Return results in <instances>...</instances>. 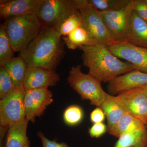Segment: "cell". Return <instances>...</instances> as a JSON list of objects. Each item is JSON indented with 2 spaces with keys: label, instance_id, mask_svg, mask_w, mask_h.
Returning a JSON list of instances; mask_svg holds the SVG:
<instances>
[{
  "label": "cell",
  "instance_id": "6da1fadb",
  "mask_svg": "<svg viewBox=\"0 0 147 147\" xmlns=\"http://www.w3.org/2000/svg\"><path fill=\"white\" fill-rule=\"evenodd\" d=\"M61 36L54 29L42 27L36 36L20 57L27 63L28 67H40L55 70L65 54Z\"/></svg>",
  "mask_w": 147,
  "mask_h": 147
},
{
  "label": "cell",
  "instance_id": "7a4b0ae2",
  "mask_svg": "<svg viewBox=\"0 0 147 147\" xmlns=\"http://www.w3.org/2000/svg\"><path fill=\"white\" fill-rule=\"evenodd\" d=\"M82 50L83 65L89 74L101 82L109 83L117 76L135 69L127 62L121 61L102 45L84 46Z\"/></svg>",
  "mask_w": 147,
  "mask_h": 147
},
{
  "label": "cell",
  "instance_id": "3957f363",
  "mask_svg": "<svg viewBox=\"0 0 147 147\" xmlns=\"http://www.w3.org/2000/svg\"><path fill=\"white\" fill-rule=\"evenodd\" d=\"M3 24L13 51L20 53L32 41L42 28L36 15L7 18Z\"/></svg>",
  "mask_w": 147,
  "mask_h": 147
},
{
  "label": "cell",
  "instance_id": "277c9868",
  "mask_svg": "<svg viewBox=\"0 0 147 147\" xmlns=\"http://www.w3.org/2000/svg\"><path fill=\"white\" fill-rule=\"evenodd\" d=\"M67 81L82 100H89L91 105L100 107L106 94L102 89L101 82L89 74L83 73L81 65L71 67Z\"/></svg>",
  "mask_w": 147,
  "mask_h": 147
},
{
  "label": "cell",
  "instance_id": "5b68a950",
  "mask_svg": "<svg viewBox=\"0 0 147 147\" xmlns=\"http://www.w3.org/2000/svg\"><path fill=\"white\" fill-rule=\"evenodd\" d=\"M74 1L82 19V26L88 33L92 45L99 44L108 47L115 42L103 23L99 11L82 3L80 0Z\"/></svg>",
  "mask_w": 147,
  "mask_h": 147
},
{
  "label": "cell",
  "instance_id": "8992f818",
  "mask_svg": "<svg viewBox=\"0 0 147 147\" xmlns=\"http://www.w3.org/2000/svg\"><path fill=\"white\" fill-rule=\"evenodd\" d=\"M76 9L74 0H43L36 16L42 27L58 32L64 21Z\"/></svg>",
  "mask_w": 147,
  "mask_h": 147
},
{
  "label": "cell",
  "instance_id": "52a82bcc",
  "mask_svg": "<svg viewBox=\"0 0 147 147\" xmlns=\"http://www.w3.org/2000/svg\"><path fill=\"white\" fill-rule=\"evenodd\" d=\"M24 87L16 89L9 95L0 100V125L8 127L10 125L26 119Z\"/></svg>",
  "mask_w": 147,
  "mask_h": 147
},
{
  "label": "cell",
  "instance_id": "ba28073f",
  "mask_svg": "<svg viewBox=\"0 0 147 147\" xmlns=\"http://www.w3.org/2000/svg\"><path fill=\"white\" fill-rule=\"evenodd\" d=\"M99 12L103 23L114 40L117 42L126 40L132 12L130 2L122 9Z\"/></svg>",
  "mask_w": 147,
  "mask_h": 147
},
{
  "label": "cell",
  "instance_id": "9c48e42d",
  "mask_svg": "<svg viewBox=\"0 0 147 147\" xmlns=\"http://www.w3.org/2000/svg\"><path fill=\"white\" fill-rule=\"evenodd\" d=\"M107 47L117 57L126 60L135 69L147 74V48L133 45L126 40L115 41Z\"/></svg>",
  "mask_w": 147,
  "mask_h": 147
},
{
  "label": "cell",
  "instance_id": "30bf717a",
  "mask_svg": "<svg viewBox=\"0 0 147 147\" xmlns=\"http://www.w3.org/2000/svg\"><path fill=\"white\" fill-rule=\"evenodd\" d=\"M146 86L120 93L117 96L127 113L138 119L147 127V96Z\"/></svg>",
  "mask_w": 147,
  "mask_h": 147
},
{
  "label": "cell",
  "instance_id": "8fae6325",
  "mask_svg": "<svg viewBox=\"0 0 147 147\" xmlns=\"http://www.w3.org/2000/svg\"><path fill=\"white\" fill-rule=\"evenodd\" d=\"M53 101V93L48 88L26 90L24 104L26 119L34 123L36 118L40 117Z\"/></svg>",
  "mask_w": 147,
  "mask_h": 147
},
{
  "label": "cell",
  "instance_id": "7c38bea8",
  "mask_svg": "<svg viewBox=\"0 0 147 147\" xmlns=\"http://www.w3.org/2000/svg\"><path fill=\"white\" fill-rule=\"evenodd\" d=\"M60 77L55 70L40 67H28L23 87L25 90L48 88L56 86Z\"/></svg>",
  "mask_w": 147,
  "mask_h": 147
},
{
  "label": "cell",
  "instance_id": "4fadbf2b",
  "mask_svg": "<svg viewBox=\"0 0 147 147\" xmlns=\"http://www.w3.org/2000/svg\"><path fill=\"white\" fill-rule=\"evenodd\" d=\"M43 0H1L0 18L4 20L12 17L36 15Z\"/></svg>",
  "mask_w": 147,
  "mask_h": 147
},
{
  "label": "cell",
  "instance_id": "5bb4252c",
  "mask_svg": "<svg viewBox=\"0 0 147 147\" xmlns=\"http://www.w3.org/2000/svg\"><path fill=\"white\" fill-rule=\"evenodd\" d=\"M146 85L147 74L135 69L116 77L108 83L107 89L113 95Z\"/></svg>",
  "mask_w": 147,
  "mask_h": 147
},
{
  "label": "cell",
  "instance_id": "9a60e30c",
  "mask_svg": "<svg viewBox=\"0 0 147 147\" xmlns=\"http://www.w3.org/2000/svg\"><path fill=\"white\" fill-rule=\"evenodd\" d=\"M100 107L107 118L108 131L114 127L123 116L127 114L118 96L107 93Z\"/></svg>",
  "mask_w": 147,
  "mask_h": 147
},
{
  "label": "cell",
  "instance_id": "2e32d148",
  "mask_svg": "<svg viewBox=\"0 0 147 147\" xmlns=\"http://www.w3.org/2000/svg\"><path fill=\"white\" fill-rule=\"evenodd\" d=\"M28 122L26 119L8 126L3 147H30L27 135Z\"/></svg>",
  "mask_w": 147,
  "mask_h": 147
},
{
  "label": "cell",
  "instance_id": "e0dca14e",
  "mask_svg": "<svg viewBox=\"0 0 147 147\" xmlns=\"http://www.w3.org/2000/svg\"><path fill=\"white\" fill-rule=\"evenodd\" d=\"M126 40L136 46L147 48V23L133 10Z\"/></svg>",
  "mask_w": 147,
  "mask_h": 147
},
{
  "label": "cell",
  "instance_id": "ac0fdd59",
  "mask_svg": "<svg viewBox=\"0 0 147 147\" xmlns=\"http://www.w3.org/2000/svg\"><path fill=\"white\" fill-rule=\"evenodd\" d=\"M3 66L5 67L13 81L16 88L23 87L28 65L21 57L12 58Z\"/></svg>",
  "mask_w": 147,
  "mask_h": 147
},
{
  "label": "cell",
  "instance_id": "d6986e66",
  "mask_svg": "<svg viewBox=\"0 0 147 147\" xmlns=\"http://www.w3.org/2000/svg\"><path fill=\"white\" fill-rule=\"evenodd\" d=\"M146 129V126L141 121L129 114H126L120 119L112 129L108 131V133L119 138L124 133Z\"/></svg>",
  "mask_w": 147,
  "mask_h": 147
},
{
  "label": "cell",
  "instance_id": "ffe728a7",
  "mask_svg": "<svg viewBox=\"0 0 147 147\" xmlns=\"http://www.w3.org/2000/svg\"><path fill=\"white\" fill-rule=\"evenodd\" d=\"M63 43L69 50L92 45L88 33L82 26L75 29L68 35L63 36Z\"/></svg>",
  "mask_w": 147,
  "mask_h": 147
},
{
  "label": "cell",
  "instance_id": "44dd1931",
  "mask_svg": "<svg viewBox=\"0 0 147 147\" xmlns=\"http://www.w3.org/2000/svg\"><path fill=\"white\" fill-rule=\"evenodd\" d=\"M80 1L98 11H105L124 8L130 3V0H80Z\"/></svg>",
  "mask_w": 147,
  "mask_h": 147
},
{
  "label": "cell",
  "instance_id": "7402d4cb",
  "mask_svg": "<svg viewBox=\"0 0 147 147\" xmlns=\"http://www.w3.org/2000/svg\"><path fill=\"white\" fill-rule=\"evenodd\" d=\"M14 51L5 30L3 24L0 26V67L13 57Z\"/></svg>",
  "mask_w": 147,
  "mask_h": 147
},
{
  "label": "cell",
  "instance_id": "603a6c76",
  "mask_svg": "<svg viewBox=\"0 0 147 147\" xmlns=\"http://www.w3.org/2000/svg\"><path fill=\"white\" fill-rule=\"evenodd\" d=\"M82 26V19L76 9L64 21L58 32L61 36H65Z\"/></svg>",
  "mask_w": 147,
  "mask_h": 147
},
{
  "label": "cell",
  "instance_id": "cb8c5ba5",
  "mask_svg": "<svg viewBox=\"0 0 147 147\" xmlns=\"http://www.w3.org/2000/svg\"><path fill=\"white\" fill-rule=\"evenodd\" d=\"M147 135V129L127 132L121 135L114 147H127L137 144Z\"/></svg>",
  "mask_w": 147,
  "mask_h": 147
},
{
  "label": "cell",
  "instance_id": "d4e9b609",
  "mask_svg": "<svg viewBox=\"0 0 147 147\" xmlns=\"http://www.w3.org/2000/svg\"><path fill=\"white\" fill-rule=\"evenodd\" d=\"M83 109L77 105L69 106L63 113V119L66 124L74 126L80 123L84 118Z\"/></svg>",
  "mask_w": 147,
  "mask_h": 147
},
{
  "label": "cell",
  "instance_id": "484cf974",
  "mask_svg": "<svg viewBox=\"0 0 147 147\" xmlns=\"http://www.w3.org/2000/svg\"><path fill=\"white\" fill-rule=\"evenodd\" d=\"M5 67L0 68V98L3 99L16 89Z\"/></svg>",
  "mask_w": 147,
  "mask_h": 147
},
{
  "label": "cell",
  "instance_id": "4316f807",
  "mask_svg": "<svg viewBox=\"0 0 147 147\" xmlns=\"http://www.w3.org/2000/svg\"><path fill=\"white\" fill-rule=\"evenodd\" d=\"M130 5L132 10L147 23V2L145 0H131Z\"/></svg>",
  "mask_w": 147,
  "mask_h": 147
},
{
  "label": "cell",
  "instance_id": "83f0119b",
  "mask_svg": "<svg viewBox=\"0 0 147 147\" xmlns=\"http://www.w3.org/2000/svg\"><path fill=\"white\" fill-rule=\"evenodd\" d=\"M108 131V126L103 123H94L89 129V133L92 138H98Z\"/></svg>",
  "mask_w": 147,
  "mask_h": 147
},
{
  "label": "cell",
  "instance_id": "f1b7e54d",
  "mask_svg": "<svg viewBox=\"0 0 147 147\" xmlns=\"http://www.w3.org/2000/svg\"><path fill=\"white\" fill-rule=\"evenodd\" d=\"M37 135L42 142V147H69L65 143H58L56 140H49L40 131L38 132Z\"/></svg>",
  "mask_w": 147,
  "mask_h": 147
},
{
  "label": "cell",
  "instance_id": "f546056e",
  "mask_svg": "<svg viewBox=\"0 0 147 147\" xmlns=\"http://www.w3.org/2000/svg\"><path fill=\"white\" fill-rule=\"evenodd\" d=\"M105 115L100 107H96L90 113V118L93 123H103L105 119Z\"/></svg>",
  "mask_w": 147,
  "mask_h": 147
},
{
  "label": "cell",
  "instance_id": "4dcf8cb0",
  "mask_svg": "<svg viewBox=\"0 0 147 147\" xmlns=\"http://www.w3.org/2000/svg\"><path fill=\"white\" fill-rule=\"evenodd\" d=\"M127 147H147V135L137 144Z\"/></svg>",
  "mask_w": 147,
  "mask_h": 147
},
{
  "label": "cell",
  "instance_id": "1f68e13d",
  "mask_svg": "<svg viewBox=\"0 0 147 147\" xmlns=\"http://www.w3.org/2000/svg\"><path fill=\"white\" fill-rule=\"evenodd\" d=\"M146 94L147 96V85L146 86Z\"/></svg>",
  "mask_w": 147,
  "mask_h": 147
},
{
  "label": "cell",
  "instance_id": "d6a6232c",
  "mask_svg": "<svg viewBox=\"0 0 147 147\" xmlns=\"http://www.w3.org/2000/svg\"><path fill=\"white\" fill-rule=\"evenodd\" d=\"M145 1H146V2H147V0H145Z\"/></svg>",
  "mask_w": 147,
  "mask_h": 147
}]
</instances>
